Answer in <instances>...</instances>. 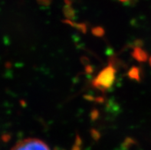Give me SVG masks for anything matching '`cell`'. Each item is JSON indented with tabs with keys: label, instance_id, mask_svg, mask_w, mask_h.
Here are the masks:
<instances>
[{
	"label": "cell",
	"instance_id": "3957f363",
	"mask_svg": "<svg viewBox=\"0 0 151 150\" xmlns=\"http://www.w3.org/2000/svg\"><path fill=\"white\" fill-rule=\"evenodd\" d=\"M133 57L134 58L137 60L138 61H141V62H144L147 60V55L146 53L144 50H142L140 48H135L133 51L132 53Z\"/></svg>",
	"mask_w": 151,
	"mask_h": 150
},
{
	"label": "cell",
	"instance_id": "8992f818",
	"mask_svg": "<svg viewBox=\"0 0 151 150\" xmlns=\"http://www.w3.org/2000/svg\"><path fill=\"white\" fill-rule=\"evenodd\" d=\"M65 23H68V24H71V25H73V26L75 27V28H77V29H78L79 30L81 31V32H85L87 31L86 25H84V24H77V23L72 22L70 21V20H68V19L65 21Z\"/></svg>",
	"mask_w": 151,
	"mask_h": 150
},
{
	"label": "cell",
	"instance_id": "9c48e42d",
	"mask_svg": "<svg viewBox=\"0 0 151 150\" xmlns=\"http://www.w3.org/2000/svg\"><path fill=\"white\" fill-rule=\"evenodd\" d=\"M119 1H121V2H127V0H119Z\"/></svg>",
	"mask_w": 151,
	"mask_h": 150
},
{
	"label": "cell",
	"instance_id": "5b68a950",
	"mask_svg": "<svg viewBox=\"0 0 151 150\" xmlns=\"http://www.w3.org/2000/svg\"><path fill=\"white\" fill-rule=\"evenodd\" d=\"M64 12H65V16L68 19V20H72V19H74V17H75V11H73L72 8H71L70 6H66Z\"/></svg>",
	"mask_w": 151,
	"mask_h": 150
},
{
	"label": "cell",
	"instance_id": "6da1fadb",
	"mask_svg": "<svg viewBox=\"0 0 151 150\" xmlns=\"http://www.w3.org/2000/svg\"><path fill=\"white\" fill-rule=\"evenodd\" d=\"M115 73L116 70L114 67L112 65H109L98 74V76L92 82V84L97 89L107 90L111 88L114 83Z\"/></svg>",
	"mask_w": 151,
	"mask_h": 150
},
{
	"label": "cell",
	"instance_id": "52a82bcc",
	"mask_svg": "<svg viewBox=\"0 0 151 150\" xmlns=\"http://www.w3.org/2000/svg\"><path fill=\"white\" fill-rule=\"evenodd\" d=\"M92 33L95 35V36L98 37H101L103 36L104 33V29L101 27H97V28H94V29H92Z\"/></svg>",
	"mask_w": 151,
	"mask_h": 150
},
{
	"label": "cell",
	"instance_id": "7a4b0ae2",
	"mask_svg": "<svg viewBox=\"0 0 151 150\" xmlns=\"http://www.w3.org/2000/svg\"><path fill=\"white\" fill-rule=\"evenodd\" d=\"M11 150H51L43 141L35 138H28L19 141Z\"/></svg>",
	"mask_w": 151,
	"mask_h": 150
},
{
	"label": "cell",
	"instance_id": "277c9868",
	"mask_svg": "<svg viewBox=\"0 0 151 150\" xmlns=\"http://www.w3.org/2000/svg\"><path fill=\"white\" fill-rule=\"evenodd\" d=\"M129 78H130L133 80H139L140 78V72L137 67H133L132 69H130V71L128 73Z\"/></svg>",
	"mask_w": 151,
	"mask_h": 150
},
{
	"label": "cell",
	"instance_id": "ba28073f",
	"mask_svg": "<svg viewBox=\"0 0 151 150\" xmlns=\"http://www.w3.org/2000/svg\"><path fill=\"white\" fill-rule=\"evenodd\" d=\"M92 136H93V137L94 138V139H98V138L100 137V135L98 134V133L94 131H92Z\"/></svg>",
	"mask_w": 151,
	"mask_h": 150
}]
</instances>
